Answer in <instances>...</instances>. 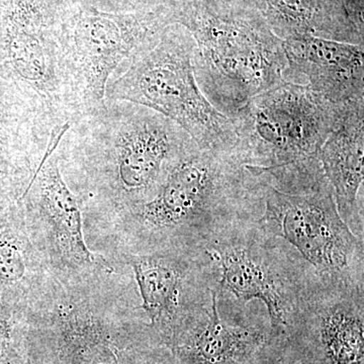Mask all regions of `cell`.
I'll return each instance as SVG.
<instances>
[{
    "mask_svg": "<svg viewBox=\"0 0 364 364\" xmlns=\"http://www.w3.org/2000/svg\"><path fill=\"white\" fill-rule=\"evenodd\" d=\"M195 143L159 112L105 100L70 124L55 153L86 220L111 223L151 200Z\"/></svg>",
    "mask_w": 364,
    "mask_h": 364,
    "instance_id": "cell-1",
    "label": "cell"
},
{
    "mask_svg": "<svg viewBox=\"0 0 364 364\" xmlns=\"http://www.w3.org/2000/svg\"><path fill=\"white\" fill-rule=\"evenodd\" d=\"M124 275L109 261L85 275L52 273L26 306L28 364H147L161 344Z\"/></svg>",
    "mask_w": 364,
    "mask_h": 364,
    "instance_id": "cell-2",
    "label": "cell"
},
{
    "mask_svg": "<svg viewBox=\"0 0 364 364\" xmlns=\"http://www.w3.org/2000/svg\"><path fill=\"white\" fill-rule=\"evenodd\" d=\"M253 177L231 153L193 146L170 168L156 193L111 222L117 259L160 250L198 251L255 213Z\"/></svg>",
    "mask_w": 364,
    "mask_h": 364,
    "instance_id": "cell-3",
    "label": "cell"
},
{
    "mask_svg": "<svg viewBox=\"0 0 364 364\" xmlns=\"http://www.w3.org/2000/svg\"><path fill=\"white\" fill-rule=\"evenodd\" d=\"M246 167L253 176L254 221L293 256L310 282L363 287V238L340 217L320 160Z\"/></svg>",
    "mask_w": 364,
    "mask_h": 364,
    "instance_id": "cell-4",
    "label": "cell"
},
{
    "mask_svg": "<svg viewBox=\"0 0 364 364\" xmlns=\"http://www.w3.org/2000/svg\"><path fill=\"white\" fill-rule=\"evenodd\" d=\"M172 25L195 41L196 77L203 95L229 117L249 100L284 82V40L251 0H171Z\"/></svg>",
    "mask_w": 364,
    "mask_h": 364,
    "instance_id": "cell-5",
    "label": "cell"
},
{
    "mask_svg": "<svg viewBox=\"0 0 364 364\" xmlns=\"http://www.w3.org/2000/svg\"><path fill=\"white\" fill-rule=\"evenodd\" d=\"M196 44L186 28L167 26L156 44L136 53L109 79L105 98L148 107L168 117L200 148L234 155L230 117L203 95L196 77Z\"/></svg>",
    "mask_w": 364,
    "mask_h": 364,
    "instance_id": "cell-6",
    "label": "cell"
},
{
    "mask_svg": "<svg viewBox=\"0 0 364 364\" xmlns=\"http://www.w3.org/2000/svg\"><path fill=\"white\" fill-rule=\"evenodd\" d=\"M169 26L170 11L162 4L147 2L117 13L86 4L64 6L62 59L72 123L102 107L114 72L156 44Z\"/></svg>",
    "mask_w": 364,
    "mask_h": 364,
    "instance_id": "cell-7",
    "label": "cell"
},
{
    "mask_svg": "<svg viewBox=\"0 0 364 364\" xmlns=\"http://www.w3.org/2000/svg\"><path fill=\"white\" fill-rule=\"evenodd\" d=\"M351 104H333L308 85L284 81L228 117L236 135L234 155L255 169L318 159L321 148Z\"/></svg>",
    "mask_w": 364,
    "mask_h": 364,
    "instance_id": "cell-8",
    "label": "cell"
},
{
    "mask_svg": "<svg viewBox=\"0 0 364 364\" xmlns=\"http://www.w3.org/2000/svg\"><path fill=\"white\" fill-rule=\"evenodd\" d=\"M214 270L218 294L228 291L244 305L260 299L277 338L287 336L311 282L299 263L272 237L254 215L228 228L203 248Z\"/></svg>",
    "mask_w": 364,
    "mask_h": 364,
    "instance_id": "cell-9",
    "label": "cell"
},
{
    "mask_svg": "<svg viewBox=\"0 0 364 364\" xmlns=\"http://www.w3.org/2000/svg\"><path fill=\"white\" fill-rule=\"evenodd\" d=\"M60 140V136L50 139L45 156L20 202L53 274L85 275L107 259L98 257L88 246L82 210L62 176L55 153Z\"/></svg>",
    "mask_w": 364,
    "mask_h": 364,
    "instance_id": "cell-10",
    "label": "cell"
},
{
    "mask_svg": "<svg viewBox=\"0 0 364 364\" xmlns=\"http://www.w3.org/2000/svg\"><path fill=\"white\" fill-rule=\"evenodd\" d=\"M119 260L133 270L141 309L161 345L178 318L210 299L215 289L214 270L203 251L127 254Z\"/></svg>",
    "mask_w": 364,
    "mask_h": 364,
    "instance_id": "cell-11",
    "label": "cell"
},
{
    "mask_svg": "<svg viewBox=\"0 0 364 364\" xmlns=\"http://www.w3.org/2000/svg\"><path fill=\"white\" fill-rule=\"evenodd\" d=\"M272 339L259 328L227 324L221 318L217 289L210 298L178 318L162 345L178 364H242L262 351Z\"/></svg>",
    "mask_w": 364,
    "mask_h": 364,
    "instance_id": "cell-12",
    "label": "cell"
},
{
    "mask_svg": "<svg viewBox=\"0 0 364 364\" xmlns=\"http://www.w3.org/2000/svg\"><path fill=\"white\" fill-rule=\"evenodd\" d=\"M294 326L312 333L326 364H364L363 287L312 284Z\"/></svg>",
    "mask_w": 364,
    "mask_h": 364,
    "instance_id": "cell-13",
    "label": "cell"
},
{
    "mask_svg": "<svg viewBox=\"0 0 364 364\" xmlns=\"http://www.w3.org/2000/svg\"><path fill=\"white\" fill-rule=\"evenodd\" d=\"M284 47L287 82L308 85L333 104L364 100V45L303 36Z\"/></svg>",
    "mask_w": 364,
    "mask_h": 364,
    "instance_id": "cell-14",
    "label": "cell"
},
{
    "mask_svg": "<svg viewBox=\"0 0 364 364\" xmlns=\"http://www.w3.org/2000/svg\"><path fill=\"white\" fill-rule=\"evenodd\" d=\"M53 130L44 105L0 75V169L31 181Z\"/></svg>",
    "mask_w": 364,
    "mask_h": 364,
    "instance_id": "cell-15",
    "label": "cell"
},
{
    "mask_svg": "<svg viewBox=\"0 0 364 364\" xmlns=\"http://www.w3.org/2000/svg\"><path fill=\"white\" fill-rule=\"evenodd\" d=\"M363 157L364 100H360L349 105L341 123L318 153L340 217L360 238H363V210L358 195L364 179Z\"/></svg>",
    "mask_w": 364,
    "mask_h": 364,
    "instance_id": "cell-16",
    "label": "cell"
},
{
    "mask_svg": "<svg viewBox=\"0 0 364 364\" xmlns=\"http://www.w3.org/2000/svg\"><path fill=\"white\" fill-rule=\"evenodd\" d=\"M51 275L18 198L0 212V287L26 308L44 289Z\"/></svg>",
    "mask_w": 364,
    "mask_h": 364,
    "instance_id": "cell-17",
    "label": "cell"
},
{
    "mask_svg": "<svg viewBox=\"0 0 364 364\" xmlns=\"http://www.w3.org/2000/svg\"><path fill=\"white\" fill-rule=\"evenodd\" d=\"M273 33L282 40L312 36L364 45L342 0H251Z\"/></svg>",
    "mask_w": 364,
    "mask_h": 364,
    "instance_id": "cell-18",
    "label": "cell"
},
{
    "mask_svg": "<svg viewBox=\"0 0 364 364\" xmlns=\"http://www.w3.org/2000/svg\"><path fill=\"white\" fill-rule=\"evenodd\" d=\"M26 309L0 287V364L28 363Z\"/></svg>",
    "mask_w": 364,
    "mask_h": 364,
    "instance_id": "cell-19",
    "label": "cell"
},
{
    "mask_svg": "<svg viewBox=\"0 0 364 364\" xmlns=\"http://www.w3.org/2000/svg\"><path fill=\"white\" fill-rule=\"evenodd\" d=\"M28 183L23 177L0 169V212L16 203Z\"/></svg>",
    "mask_w": 364,
    "mask_h": 364,
    "instance_id": "cell-20",
    "label": "cell"
},
{
    "mask_svg": "<svg viewBox=\"0 0 364 364\" xmlns=\"http://www.w3.org/2000/svg\"><path fill=\"white\" fill-rule=\"evenodd\" d=\"M342 2L351 23L359 32L364 33V0H342Z\"/></svg>",
    "mask_w": 364,
    "mask_h": 364,
    "instance_id": "cell-21",
    "label": "cell"
},
{
    "mask_svg": "<svg viewBox=\"0 0 364 364\" xmlns=\"http://www.w3.org/2000/svg\"><path fill=\"white\" fill-rule=\"evenodd\" d=\"M160 346L161 345L157 346L151 353L147 364H178L166 347L163 346V351H160Z\"/></svg>",
    "mask_w": 364,
    "mask_h": 364,
    "instance_id": "cell-22",
    "label": "cell"
},
{
    "mask_svg": "<svg viewBox=\"0 0 364 364\" xmlns=\"http://www.w3.org/2000/svg\"><path fill=\"white\" fill-rule=\"evenodd\" d=\"M109 1L116 4L117 7H121L122 11L124 7L130 6V4H134V2L141 1V0H109ZM159 1H170V0H159Z\"/></svg>",
    "mask_w": 364,
    "mask_h": 364,
    "instance_id": "cell-23",
    "label": "cell"
},
{
    "mask_svg": "<svg viewBox=\"0 0 364 364\" xmlns=\"http://www.w3.org/2000/svg\"><path fill=\"white\" fill-rule=\"evenodd\" d=\"M26 364H28V363H26Z\"/></svg>",
    "mask_w": 364,
    "mask_h": 364,
    "instance_id": "cell-24",
    "label": "cell"
}]
</instances>
